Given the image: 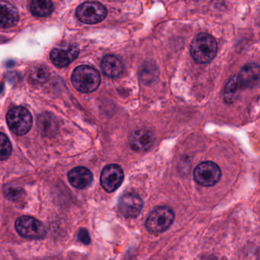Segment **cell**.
Instances as JSON below:
<instances>
[{
  "label": "cell",
  "mask_w": 260,
  "mask_h": 260,
  "mask_svg": "<svg viewBox=\"0 0 260 260\" xmlns=\"http://www.w3.org/2000/svg\"><path fill=\"white\" fill-rule=\"evenodd\" d=\"M218 44L212 35L207 33H200L192 40L190 46V53L196 62L207 64L216 56Z\"/></svg>",
  "instance_id": "1"
},
{
  "label": "cell",
  "mask_w": 260,
  "mask_h": 260,
  "mask_svg": "<svg viewBox=\"0 0 260 260\" xmlns=\"http://www.w3.org/2000/svg\"><path fill=\"white\" fill-rule=\"evenodd\" d=\"M72 82L78 91L91 93L100 85L101 76L96 69L90 66H79L73 71Z\"/></svg>",
  "instance_id": "2"
},
{
  "label": "cell",
  "mask_w": 260,
  "mask_h": 260,
  "mask_svg": "<svg viewBox=\"0 0 260 260\" xmlns=\"http://www.w3.org/2000/svg\"><path fill=\"white\" fill-rule=\"evenodd\" d=\"M174 217L172 209L167 206H159L148 215L145 227L151 233H162L172 225Z\"/></svg>",
  "instance_id": "3"
},
{
  "label": "cell",
  "mask_w": 260,
  "mask_h": 260,
  "mask_svg": "<svg viewBox=\"0 0 260 260\" xmlns=\"http://www.w3.org/2000/svg\"><path fill=\"white\" fill-rule=\"evenodd\" d=\"M6 120L9 128L17 135H24L32 127L33 119L28 110L23 107H14L7 113Z\"/></svg>",
  "instance_id": "4"
},
{
  "label": "cell",
  "mask_w": 260,
  "mask_h": 260,
  "mask_svg": "<svg viewBox=\"0 0 260 260\" xmlns=\"http://www.w3.org/2000/svg\"><path fill=\"white\" fill-rule=\"evenodd\" d=\"M15 227L18 235L26 239L41 240L47 235L44 224L33 217H20L15 221Z\"/></svg>",
  "instance_id": "5"
},
{
  "label": "cell",
  "mask_w": 260,
  "mask_h": 260,
  "mask_svg": "<svg viewBox=\"0 0 260 260\" xmlns=\"http://www.w3.org/2000/svg\"><path fill=\"white\" fill-rule=\"evenodd\" d=\"M76 17L85 24H96L106 18L108 10L99 2H85L76 9Z\"/></svg>",
  "instance_id": "6"
},
{
  "label": "cell",
  "mask_w": 260,
  "mask_h": 260,
  "mask_svg": "<svg viewBox=\"0 0 260 260\" xmlns=\"http://www.w3.org/2000/svg\"><path fill=\"white\" fill-rule=\"evenodd\" d=\"M221 177V169L213 162H203L199 164L194 170V180L199 185L205 187L215 186Z\"/></svg>",
  "instance_id": "7"
},
{
  "label": "cell",
  "mask_w": 260,
  "mask_h": 260,
  "mask_svg": "<svg viewBox=\"0 0 260 260\" xmlns=\"http://www.w3.org/2000/svg\"><path fill=\"white\" fill-rule=\"evenodd\" d=\"M124 179L123 169L117 164H110L105 166L101 175V184L107 192H114L117 190Z\"/></svg>",
  "instance_id": "8"
},
{
  "label": "cell",
  "mask_w": 260,
  "mask_h": 260,
  "mask_svg": "<svg viewBox=\"0 0 260 260\" xmlns=\"http://www.w3.org/2000/svg\"><path fill=\"white\" fill-rule=\"evenodd\" d=\"M235 76L241 90L257 88L260 86V66L255 63H249Z\"/></svg>",
  "instance_id": "9"
},
{
  "label": "cell",
  "mask_w": 260,
  "mask_h": 260,
  "mask_svg": "<svg viewBox=\"0 0 260 260\" xmlns=\"http://www.w3.org/2000/svg\"><path fill=\"white\" fill-rule=\"evenodd\" d=\"M79 50L76 46H61L52 50L50 60L56 67H65L75 61L79 56Z\"/></svg>",
  "instance_id": "10"
},
{
  "label": "cell",
  "mask_w": 260,
  "mask_h": 260,
  "mask_svg": "<svg viewBox=\"0 0 260 260\" xmlns=\"http://www.w3.org/2000/svg\"><path fill=\"white\" fill-rule=\"evenodd\" d=\"M143 203L139 195L126 193L121 197L118 208L120 214L126 218H135L140 214Z\"/></svg>",
  "instance_id": "11"
},
{
  "label": "cell",
  "mask_w": 260,
  "mask_h": 260,
  "mask_svg": "<svg viewBox=\"0 0 260 260\" xmlns=\"http://www.w3.org/2000/svg\"><path fill=\"white\" fill-rule=\"evenodd\" d=\"M154 140L153 133L145 128L135 130L130 134L129 137L130 147L133 151L137 152L148 151L154 143Z\"/></svg>",
  "instance_id": "12"
},
{
  "label": "cell",
  "mask_w": 260,
  "mask_h": 260,
  "mask_svg": "<svg viewBox=\"0 0 260 260\" xmlns=\"http://www.w3.org/2000/svg\"><path fill=\"white\" fill-rule=\"evenodd\" d=\"M68 180L73 187L84 189L88 188L92 183L93 175L89 169L79 166L69 172Z\"/></svg>",
  "instance_id": "13"
},
{
  "label": "cell",
  "mask_w": 260,
  "mask_h": 260,
  "mask_svg": "<svg viewBox=\"0 0 260 260\" xmlns=\"http://www.w3.org/2000/svg\"><path fill=\"white\" fill-rule=\"evenodd\" d=\"M18 11L10 3L0 1V28H8L18 22Z\"/></svg>",
  "instance_id": "14"
},
{
  "label": "cell",
  "mask_w": 260,
  "mask_h": 260,
  "mask_svg": "<svg viewBox=\"0 0 260 260\" xmlns=\"http://www.w3.org/2000/svg\"><path fill=\"white\" fill-rule=\"evenodd\" d=\"M102 71L111 78H117L121 76L124 66L120 59L114 55H107L101 64Z\"/></svg>",
  "instance_id": "15"
},
{
  "label": "cell",
  "mask_w": 260,
  "mask_h": 260,
  "mask_svg": "<svg viewBox=\"0 0 260 260\" xmlns=\"http://www.w3.org/2000/svg\"><path fill=\"white\" fill-rule=\"evenodd\" d=\"M38 128L41 134L46 137L54 135L58 131L56 118L50 113H44L38 119Z\"/></svg>",
  "instance_id": "16"
},
{
  "label": "cell",
  "mask_w": 260,
  "mask_h": 260,
  "mask_svg": "<svg viewBox=\"0 0 260 260\" xmlns=\"http://www.w3.org/2000/svg\"><path fill=\"white\" fill-rule=\"evenodd\" d=\"M54 9L53 3L47 0H34L30 3V10L35 16L47 17Z\"/></svg>",
  "instance_id": "17"
},
{
  "label": "cell",
  "mask_w": 260,
  "mask_h": 260,
  "mask_svg": "<svg viewBox=\"0 0 260 260\" xmlns=\"http://www.w3.org/2000/svg\"><path fill=\"white\" fill-rule=\"evenodd\" d=\"M49 71L47 67L38 65L32 67L27 73V79L32 84H42L47 82L49 78Z\"/></svg>",
  "instance_id": "18"
},
{
  "label": "cell",
  "mask_w": 260,
  "mask_h": 260,
  "mask_svg": "<svg viewBox=\"0 0 260 260\" xmlns=\"http://www.w3.org/2000/svg\"><path fill=\"white\" fill-rule=\"evenodd\" d=\"M157 68L155 64L151 62H147L144 64L141 69L139 76L141 81L145 84H151L154 82V79L157 78Z\"/></svg>",
  "instance_id": "19"
},
{
  "label": "cell",
  "mask_w": 260,
  "mask_h": 260,
  "mask_svg": "<svg viewBox=\"0 0 260 260\" xmlns=\"http://www.w3.org/2000/svg\"><path fill=\"white\" fill-rule=\"evenodd\" d=\"M239 84L237 80L236 76L232 77L226 84L224 92V99L226 103L231 104L235 102L238 96V93L241 90Z\"/></svg>",
  "instance_id": "20"
},
{
  "label": "cell",
  "mask_w": 260,
  "mask_h": 260,
  "mask_svg": "<svg viewBox=\"0 0 260 260\" xmlns=\"http://www.w3.org/2000/svg\"><path fill=\"white\" fill-rule=\"evenodd\" d=\"M12 153V145L6 134L0 133V160L9 158Z\"/></svg>",
  "instance_id": "21"
},
{
  "label": "cell",
  "mask_w": 260,
  "mask_h": 260,
  "mask_svg": "<svg viewBox=\"0 0 260 260\" xmlns=\"http://www.w3.org/2000/svg\"><path fill=\"white\" fill-rule=\"evenodd\" d=\"M3 192H4L5 196L8 199L11 200V201H15L21 196L22 191L20 188L16 187V186L8 185V186H5Z\"/></svg>",
  "instance_id": "22"
},
{
  "label": "cell",
  "mask_w": 260,
  "mask_h": 260,
  "mask_svg": "<svg viewBox=\"0 0 260 260\" xmlns=\"http://www.w3.org/2000/svg\"><path fill=\"white\" fill-rule=\"evenodd\" d=\"M78 239L79 241L83 243L84 244H89L91 242V238H90L89 234L88 232L85 229H80V230L78 234Z\"/></svg>",
  "instance_id": "23"
}]
</instances>
